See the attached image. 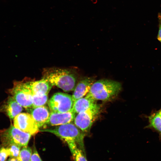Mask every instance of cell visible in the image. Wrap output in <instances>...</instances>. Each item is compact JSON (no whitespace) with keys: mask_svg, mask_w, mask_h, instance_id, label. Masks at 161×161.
I'll list each match as a JSON object with an SVG mask.
<instances>
[{"mask_svg":"<svg viewBox=\"0 0 161 161\" xmlns=\"http://www.w3.org/2000/svg\"><path fill=\"white\" fill-rule=\"evenodd\" d=\"M75 161H87L81 149L78 148L73 156Z\"/></svg>","mask_w":161,"mask_h":161,"instance_id":"cell-19","label":"cell"},{"mask_svg":"<svg viewBox=\"0 0 161 161\" xmlns=\"http://www.w3.org/2000/svg\"><path fill=\"white\" fill-rule=\"evenodd\" d=\"M5 147L8 151L9 156L10 157L17 158L19 154L21 147L15 144H11Z\"/></svg>","mask_w":161,"mask_h":161,"instance_id":"cell-18","label":"cell"},{"mask_svg":"<svg viewBox=\"0 0 161 161\" xmlns=\"http://www.w3.org/2000/svg\"><path fill=\"white\" fill-rule=\"evenodd\" d=\"M95 101L86 96L74 102L72 110L76 114L89 109L94 104Z\"/></svg>","mask_w":161,"mask_h":161,"instance_id":"cell-14","label":"cell"},{"mask_svg":"<svg viewBox=\"0 0 161 161\" xmlns=\"http://www.w3.org/2000/svg\"><path fill=\"white\" fill-rule=\"evenodd\" d=\"M158 18L159 20L161 21V14H159L158 15Z\"/></svg>","mask_w":161,"mask_h":161,"instance_id":"cell-24","label":"cell"},{"mask_svg":"<svg viewBox=\"0 0 161 161\" xmlns=\"http://www.w3.org/2000/svg\"><path fill=\"white\" fill-rule=\"evenodd\" d=\"M94 82V79L91 77L85 78L79 81L77 84L72 95L74 102L86 95Z\"/></svg>","mask_w":161,"mask_h":161,"instance_id":"cell-13","label":"cell"},{"mask_svg":"<svg viewBox=\"0 0 161 161\" xmlns=\"http://www.w3.org/2000/svg\"><path fill=\"white\" fill-rule=\"evenodd\" d=\"M158 113L161 117V109H160L158 112Z\"/></svg>","mask_w":161,"mask_h":161,"instance_id":"cell-25","label":"cell"},{"mask_svg":"<svg viewBox=\"0 0 161 161\" xmlns=\"http://www.w3.org/2000/svg\"><path fill=\"white\" fill-rule=\"evenodd\" d=\"M73 103L72 95L61 92L54 94L48 101L51 111L59 113L70 111Z\"/></svg>","mask_w":161,"mask_h":161,"instance_id":"cell-7","label":"cell"},{"mask_svg":"<svg viewBox=\"0 0 161 161\" xmlns=\"http://www.w3.org/2000/svg\"><path fill=\"white\" fill-rule=\"evenodd\" d=\"M8 92L22 107L26 109L32 107V94L24 81H15Z\"/></svg>","mask_w":161,"mask_h":161,"instance_id":"cell-6","label":"cell"},{"mask_svg":"<svg viewBox=\"0 0 161 161\" xmlns=\"http://www.w3.org/2000/svg\"><path fill=\"white\" fill-rule=\"evenodd\" d=\"M14 126L20 130L34 135L39 131L36 123L28 113H20L13 119Z\"/></svg>","mask_w":161,"mask_h":161,"instance_id":"cell-8","label":"cell"},{"mask_svg":"<svg viewBox=\"0 0 161 161\" xmlns=\"http://www.w3.org/2000/svg\"><path fill=\"white\" fill-rule=\"evenodd\" d=\"M42 78L65 92L74 91L77 85V76L75 72L68 69L51 67L45 68Z\"/></svg>","mask_w":161,"mask_h":161,"instance_id":"cell-1","label":"cell"},{"mask_svg":"<svg viewBox=\"0 0 161 161\" xmlns=\"http://www.w3.org/2000/svg\"><path fill=\"white\" fill-rule=\"evenodd\" d=\"M53 134L64 141L67 144L72 156L77 149L84 146V132L72 123L39 130Z\"/></svg>","mask_w":161,"mask_h":161,"instance_id":"cell-2","label":"cell"},{"mask_svg":"<svg viewBox=\"0 0 161 161\" xmlns=\"http://www.w3.org/2000/svg\"><path fill=\"white\" fill-rule=\"evenodd\" d=\"M76 114L71 110L70 111L59 113L50 111L45 125L54 126L72 123L74 121Z\"/></svg>","mask_w":161,"mask_h":161,"instance_id":"cell-9","label":"cell"},{"mask_svg":"<svg viewBox=\"0 0 161 161\" xmlns=\"http://www.w3.org/2000/svg\"><path fill=\"white\" fill-rule=\"evenodd\" d=\"M23 109L22 107L11 96L8 97L0 105V112L4 113L11 120L13 119Z\"/></svg>","mask_w":161,"mask_h":161,"instance_id":"cell-10","label":"cell"},{"mask_svg":"<svg viewBox=\"0 0 161 161\" xmlns=\"http://www.w3.org/2000/svg\"><path fill=\"white\" fill-rule=\"evenodd\" d=\"M100 106L96 103L88 109L77 114L74 120V124L83 132L89 131L97 118Z\"/></svg>","mask_w":161,"mask_h":161,"instance_id":"cell-5","label":"cell"},{"mask_svg":"<svg viewBox=\"0 0 161 161\" xmlns=\"http://www.w3.org/2000/svg\"><path fill=\"white\" fill-rule=\"evenodd\" d=\"M32 95L43 96L48 95L52 86L47 80L42 78L36 81H24Z\"/></svg>","mask_w":161,"mask_h":161,"instance_id":"cell-11","label":"cell"},{"mask_svg":"<svg viewBox=\"0 0 161 161\" xmlns=\"http://www.w3.org/2000/svg\"><path fill=\"white\" fill-rule=\"evenodd\" d=\"M32 150L30 147H22L17 157L19 161H30Z\"/></svg>","mask_w":161,"mask_h":161,"instance_id":"cell-16","label":"cell"},{"mask_svg":"<svg viewBox=\"0 0 161 161\" xmlns=\"http://www.w3.org/2000/svg\"><path fill=\"white\" fill-rule=\"evenodd\" d=\"M159 31L157 39L161 43V21L159 20Z\"/></svg>","mask_w":161,"mask_h":161,"instance_id":"cell-22","label":"cell"},{"mask_svg":"<svg viewBox=\"0 0 161 161\" xmlns=\"http://www.w3.org/2000/svg\"><path fill=\"white\" fill-rule=\"evenodd\" d=\"M31 135L12 125L0 131L1 141L4 147L11 144H15L21 147L27 146Z\"/></svg>","mask_w":161,"mask_h":161,"instance_id":"cell-4","label":"cell"},{"mask_svg":"<svg viewBox=\"0 0 161 161\" xmlns=\"http://www.w3.org/2000/svg\"><path fill=\"white\" fill-rule=\"evenodd\" d=\"M149 124L148 126L154 129L160 134L161 140V117L157 112L148 117Z\"/></svg>","mask_w":161,"mask_h":161,"instance_id":"cell-15","label":"cell"},{"mask_svg":"<svg viewBox=\"0 0 161 161\" xmlns=\"http://www.w3.org/2000/svg\"><path fill=\"white\" fill-rule=\"evenodd\" d=\"M36 123L39 129L45 125L50 113L49 108L44 106L26 109Z\"/></svg>","mask_w":161,"mask_h":161,"instance_id":"cell-12","label":"cell"},{"mask_svg":"<svg viewBox=\"0 0 161 161\" xmlns=\"http://www.w3.org/2000/svg\"><path fill=\"white\" fill-rule=\"evenodd\" d=\"M121 89V84L118 82L101 79L93 83L86 96L95 101H109L116 96Z\"/></svg>","mask_w":161,"mask_h":161,"instance_id":"cell-3","label":"cell"},{"mask_svg":"<svg viewBox=\"0 0 161 161\" xmlns=\"http://www.w3.org/2000/svg\"><path fill=\"white\" fill-rule=\"evenodd\" d=\"M6 161H19L17 158L14 157H10Z\"/></svg>","mask_w":161,"mask_h":161,"instance_id":"cell-23","label":"cell"},{"mask_svg":"<svg viewBox=\"0 0 161 161\" xmlns=\"http://www.w3.org/2000/svg\"><path fill=\"white\" fill-rule=\"evenodd\" d=\"M48 95L43 96L32 95V107H36L44 106L48 101Z\"/></svg>","mask_w":161,"mask_h":161,"instance_id":"cell-17","label":"cell"},{"mask_svg":"<svg viewBox=\"0 0 161 161\" xmlns=\"http://www.w3.org/2000/svg\"><path fill=\"white\" fill-rule=\"evenodd\" d=\"M30 161H43L35 146L32 150Z\"/></svg>","mask_w":161,"mask_h":161,"instance_id":"cell-21","label":"cell"},{"mask_svg":"<svg viewBox=\"0 0 161 161\" xmlns=\"http://www.w3.org/2000/svg\"><path fill=\"white\" fill-rule=\"evenodd\" d=\"M9 156V154L7 148L3 147L0 148V161H6Z\"/></svg>","mask_w":161,"mask_h":161,"instance_id":"cell-20","label":"cell"}]
</instances>
